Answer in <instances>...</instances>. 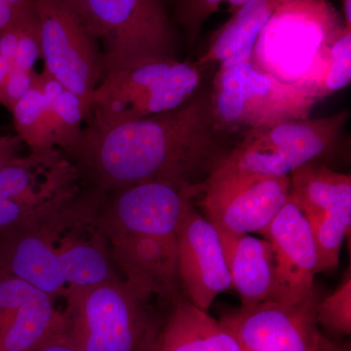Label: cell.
Returning a JSON list of instances; mask_svg holds the SVG:
<instances>
[{
    "label": "cell",
    "mask_w": 351,
    "mask_h": 351,
    "mask_svg": "<svg viewBox=\"0 0 351 351\" xmlns=\"http://www.w3.org/2000/svg\"><path fill=\"white\" fill-rule=\"evenodd\" d=\"M280 0H251L232 13L225 24L212 34L204 54L195 62L201 69L249 61L261 32Z\"/></svg>",
    "instance_id": "ffe728a7"
},
{
    "label": "cell",
    "mask_w": 351,
    "mask_h": 351,
    "mask_svg": "<svg viewBox=\"0 0 351 351\" xmlns=\"http://www.w3.org/2000/svg\"><path fill=\"white\" fill-rule=\"evenodd\" d=\"M341 11L345 25L351 27V0H341Z\"/></svg>",
    "instance_id": "836d02e7"
},
{
    "label": "cell",
    "mask_w": 351,
    "mask_h": 351,
    "mask_svg": "<svg viewBox=\"0 0 351 351\" xmlns=\"http://www.w3.org/2000/svg\"><path fill=\"white\" fill-rule=\"evenodd\" d=\"M107 195L88 188L52 211L0 230V270L55 301L119 277L101 225Z\"/></svg>",
    "instance_id": "7a4b0ae2"
},
{
    "label": "cell",
    "mask_w": 351,
    "mask_h": 351,
    "mask_svg": "<svg viewBox=\"0 0 351 351\" xmlns=\"http://www.w3.org/2000/svg\"><path fill=\"white\" fill-rule=\"evenodd\" d=\"M289 197L306 217L317 247L318 270L339 263L351 226V176L311 161L290 175Z\"/></svg>",
    "instance_id": "4fadbf2b"
},
{
    "label": "cell",
    "mask_w": 351,
    "mask_h": 351,
    "mask_svg": "<svg viewBox=\"0 0 351 351\" xmlns=\"http://www.w3.org/2000/svg\"><path fill=\"white\" fill-rule=\"evenodd\" d=\"M178 271L186 299L203 311H208L221 293L232 287L218 230L193 204L180 228Z\"/></svg>",
    "instance_id": "2e32d148"
},
{
    "label": "cell",
    "mask_w": 351,
    "mask_h": 351,
    "mask_svg": "<svg viewBox=\"0 0 351 351\" xmlns=\"http://www.w3.org/2000/svg\"><path fill=\"white\" fill-rule=\"evenodd\" d=\"M209 103L215 127L223 134L309 119L317 105L306 88L277 80L257 68L252 59L219 66Z\"/></svg>",
    "instance_id": "ba28073f"
},
{
    "label": "cell",
    "mask_w": 351,
    "mask_h": 351,
    "mask_svg": "<svg viewBox=\"0 0 351 351\" xmlns=\"http://www.w3.org/2000/svg\"><path fill=\"white\" fill-rule=\"evenodd\" d=\"M34 82L47 106L55 147L64 152L71 151L80 141L85 121L82 99L64 88L46 69L34 75Z\"/></svg>",
    "instance_id": "44dd1931"
},
{
    "label": "cell",
    "mask_w": 351,
    "mask_h": 351,
    "mask_svg": "<svg viewBox=\"0 0 351 351\" xmlns=\"http://www.w3.org/2000/svg\"><path fill=\"white\" fill-rule=\"evenodd\" d=\"M261 234L271 245L274 286L271 301L295 304L316 290L317 247L311 225L299 206L288 198L282 209Z\"/></svg>",
    "instance_id": "9a60e30c"
},
{
    "label": "cell",
    "mask_w": 351,
    "mask_h": 351,
    "mask_svg": "<svg viewBox=\"0 0 351 351\" xmlns=\"http://www.w3.org/2000/svg\"><path fill=\"white\" fill-rule=\"evenodd\" d=\"M223 253L241 307L271 301L274 286V258L267 239L249 234L219 232Z\"/></svg>",
    "instance_id": "ac0fdd59"
},
{
    "label": "cell",
    "mask_w": 351,
    "mask_h": 351,
    "mask_svg": "<svg viewBox=\"0 0 351 351\" xmlns=\"http://www.w3.org/2000/svg\"><path fill=\"white\" fill-rule=\"evenodd\" d=\"M32 2L38 18L44 69L82 99L86 117L88 101L104 75L100 48L64 0Z\"/></svg>",
    "instance_id": "7c38bea8"
},
{
    "label": "cell",
    "mask_w": 351,
    "mask_h": 351,
    "mask_svg": "<svg viewBox=\"0 0 351 351\" xmlns=\"http://www.w3.org/2000/svg\"><path fill=\"white\" fill-rule=\"evenodd\" d=\"M201 68L156 58L105 71L88 101L86 123L115 125L181 107L198 93Z\"/></svg>",
    "instance_id": "8992f818"
},
{
    "label": "cell",
    "mask_w": 351,
    "mask_h": 351,
    "mask_svg": "<svg viewBox=\"0 0 351 351\" xmlns=\"http://www.w3.org/2000/svg\"><path fill=\"white\" fill-rule=\"evenodd\" d=\"M61 327V326H60ZM36 351H78L64 338L60 329L49 337Z\"/></svg>",
    "instance_id": "f546056e"
},
{
    "label": "cell",
    "mask_w": 351,
    "mask_h": 351,
    "mask_svg": "<svg viewBox=\"0 0 351 351\" xmlns=\"http://www.w3.org/2000/svg\"><path fill=\"white\" fill-rule=\"evenodd\" d=\"M19 21L20 36L12 64L23 71H34L36 62L43 58V47L38 18L32 2L21 11Z\"/></svg>",
    "instance_id": "484cf974"
},
{
    "label": "cell",
    "mask_w": 351,
    "mask_h": 351,
    "mask_svg": "<svg viewBox=\"0 0 351 351\" xmlns=\"http://www.w3.org/2000/svg\"><path fill=\"white\" fill-rule=\"evenodd\" d=\"M317 291L295 304L265 302L240 307L221 322L242 351H314L322 332L316 322Z\"/></svg>",
    "instance_id": "5bb4252c"
},
{
    "label": "cell",
    "mask_w": 351,
    "mask_h": 351,
    "mask_svg": "<svg viewBox=\"0 0 351 351\" xmlns=\"http://www.w3.org/2000/svg\"><path fill=\"white\" fill-rule=\"evenodd\" d=\"M351 80V27L343 25L332 41L317 77L308 87L316 104L343 89Z\"/></svg>",
    "instance_id": "7402d4cb"
},
{
    "label": "cell",
    "mask_w": 351,
    "mask_h": 351,
    "mask_svg": "<svg viewBox=\"0 0 351 351\" xmlns=\"http://www.w3.org/2000/svg\"><path fill=\"white\" fill-rule=\"evenodd\" d=\"M34 71H23L12 66L4 85L0 105L10 112L15 104L23 98L34 85Z\"/></svg>",
    "instance_id": "4316f807"
},
{
    "label": "cell",
    "mask_w": 351,
    "mask_h": 351,
    "mask_svg": "<svg viewBox=\"0 0 351 351\" xmlns=\"http://www.w3.org/2000/svg\"><path fill=\"white\" fill-rule=\"evenodd\" d=\"M314 351H350L348 346H343L337 343H332L331 339L321 335L317 346Z\"/></svg>",
    "instance_id": "1f68e13d"
},
{
    "label": "cell",
    "mask_w": 351,
    "mask_h": 351,
    "mask_svg": "<svg viewBox=\"0 0 351 351\" xmlns=\"http://www.w3.org/2000/svg\"><path fill=\"white\" fill-rule=\"evenodd\" d=\"M95 43L104 73L156 59L176 58L172 25L160 0H64Z\"/></svg>",
    "instance_id": "52a82bcc"
},
{
    "label": "cell",
    "mask_w": 351,
    "mask_h": 351,
    "mask_svg": "<svg viewBox=\"0 0 351 351\" xmlns=\"http://www.w3.org/2000/svg\"><path fill=\"white\" fill-rule=\"evenodd\" d=\"M23 141L19 136H0V169L19 156Z\"/></svg>",
    "instance_id": "f1b7e54d"
},
{
    "label": "cell",
    "mask_w": 351,
    "mask_h": 351,
    "mask_svg": "<svg viewBox=\"0 0 351 351\" xmlns=\"http://www.w3.org/2000/svg\"><path fill=\"white\" fill-rule=\"evenodd\" d=\"M5 1L16 11L23 10L32 4V0H5Z\"/></svg>",
    "instance_id": "e575fe53"
},
{
    "label": "cell",
    "mask_w": 351,
    "mask_h": 351,
    "mask_svg": "<svg viewBox=\"0 0 351 351\" xmlns=\"http://www.w3.org/2000/svg\"><path fill=\"white\" fill-rule=\"evenodd\" d=\"M223 135L212 119L209 94L198 92L169 112L115 125L86 123L64 154L88 188L107 193L149 182L200 186L228 152Z\"/></svg>",
    "instance_id": "6da1fadb"
},
{
    "label": "cell",
    "mask_w": 351,
    "mask_h": 351,
    "mask_svg": "<svg viewBox=\"0 0 351 351\" xmlns=\"http://www.w3.org/2000/svg\"><path fill=\"white\" fill-rule=\"evenodd\" d=\"M55 300L0 270V351H36L60 329Z\"/></svg>",
    "instance_id": "e0dca14e"
},
{
    "label": "cell",
    "mask_w": 351,
    "mask_h": 351,
    "mask_svg": "<svg viewBox=\"0 0 351 351\" xmlns=\"http://www.w3.org/2000/svg\"><path fill=\"white\" fill-rule=\"evenodd\" d=\"M12 66V63L9 60L0 55V103H1L4 85H5L7 77H8Z\"/></svg>",
    "instance_id": "d6a6232c"
},
{
    "label": "cell",
    "mask_w": 351,
    "mask_h": 351,
    "mask_svg": "<svg viewBox=\"0 0 351 351\" xmlns=\"http://www.w3.org/2000/svg\"><path fill=\"white\" fill-rule=\"evenodd\" d=\"M348 119L350 112L343 110L320 119L286 120L252 129L211 173L288 177L304 164L330 154Z\"/></svg>",
    "instance_id": "9c48e42d"
},
{
    "label": "cell",
    "mask_w": 351,
    "mask_h": 351,
    "mask_svg": "<svg viewBox=\"0 0 351 351\" xmlns=\"http://www.w3.org/2000/svg\"><path fill=\"white\" fill-rule=\"evenodd\" d=\"M343 25L329 0H280L258 36L252 62L281 82L308 90Z\"/></svg>",
    "instance_id": "5b68a950"
},
{
    "label": "cell",
    "mask_w": 351,
    "mask_h": 351,
    "mask_svg": "<svg viewBox=\"0 0 351 351\" xmlns=\"http://www.w3.org/2000/svg\"><path fill=\"white\" fill-rule=\"evenodd\" d=\"M19 12L9 5L5 0H0V34L12 24Z\"/></svg>",
    "instance_id": "4dcf8cb0"
},
{
    "label": "cell",
    "mask_w": 351,
    "mask_h": 351,
    "mask_svg": "<svg viewBox=\"0 0 351 351\" xmlns=\"http://www.w3.org/2000/svg\"><path fill=\"white\" fill-rule=\"evenodd\" d=\"M200 186L149 182L108 193L101 225L115 267L147 294L181 297L178 239Z\"/></svg>",
    "instance_id": "3957f363"
},
{
    "label": "cell",
    "mask_w": 351,
    "mask_h": 351,
    "mask_svg": "<svg viewBox=\"0 0 351 351\" xmlns=\"http://www.w3.org/2000/svg\"><path fill=\"white\" fill-rule=\"evenodd\" d=\"M20 12L12 24L0 34V55L12 64L20 36Z\"/></svg>",
    "instance_id": "83f0119b"
},
{
    "label": "cell",
    "mask_w": 351,
    "mask_h": 351,
    "mask_svg": "<svg viewBox=\"0 0 351 351\" xmlns=\"http://www.w3.org/2000/svg\"><path fill=\"white\" fill-rule=\"evenodd\" d=\"M75 164L61 149H31L0 169V230L62 206L82 191Z\"/></svg>",
    "instance_id": "30bf717a"
},
{
    "label": "cell",
    "mask_w": 351,
    "mask_h": 351,
    "mask_svg": "<svg viewBox=\"0 0 351 351\" xmlns=\"http://www.w3.org/2000/svg\"><path fill=\"white\" fill-rule=\"evenodd\" d=\"M17 135L31 149L53 147L47 110L40 89L36 84L10 110Z\"/></svg>",
    "instance_id": "603a6c76"
},
{
    "label": "cell",
    "mask_w": 351,
    "mask_h": 351,
    "mask_svg": "<svg viewBox=\"0 0 351 351\" xmlns=\"http://www.w3.org/2000/svg\"><path fill=\"white\" fill-rule=\"evenodd\" d=\"M289 191L290 176L210 173L203 182L200 205L219 232L262 233L287 202Z\"/></svg>",
    "instance_id": "8fae6325"
},
{
    "label": "cell",
    "mask_w": 351,
    "mask_h": 351,
    "mask_svg": "<svg viewBox=\"0 0 351 351\" xmlns=\"http://www.w3.org/2000/svg\"><path fill=\"white\" fill-rule=\"evenodd\" d=\"M318 327L331 336H350L351 332V274L346 272L341 285L332 295L320 300L316 309Z\"/></svg>",
    "instance_id": "cb8c5ba5"
},
{
    "label": "cell",
    "mask_w": 351,
    "mask_h": 351,
    "mask_svg": "<svg viewBox=\"0 0 351 351\" xmlns=\"http://www.w3.org/2000/svg\"><path fill=\"white\" fill-rule=\"evenodd\" d=\"M152 295L117 277L69 294L60 332L78 351H156Z\"/></svg>",
    "instance_id": "277c9868"
},
{
    "label": "cell",
    "mask_w": 351,
    "mask_h": 351,
    "mask_svg": "<svg viewBox=\"0 0 351 351\" xmlns=\"http://www.w3.org/2000/svg\"><path fill=\"white\" fill-rule=\"evenodd\" d=\"M172 304L159 331L156 351H242L233 332L207 311L186 298H177Z\"/></svg>",
    "instance_id": "d6986e66"
},
{
    "label": "cell",
    "mask_w": 351,
    "mask_h": 351,
    "mask_svg": "<svg viewBox=\"0 0 351 351\" xmlns=\"http://www.w3.org/2000/svg\"><path fill=\"white\" fill-rule=\"evenodd\" d=\"M249 1L251 0H179L176 11L177 22L184 29L191 47L197 40L203 25L218 12L221 5L228 6L232 14Z\"/></svg>",
    "instance_id": "d4e9b609"
}]
</instances>
